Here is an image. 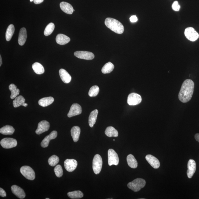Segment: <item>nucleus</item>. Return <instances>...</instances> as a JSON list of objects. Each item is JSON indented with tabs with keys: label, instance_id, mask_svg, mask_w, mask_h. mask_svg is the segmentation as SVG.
Segmentation results:
<instances>
[{
	"label": "nucleus",
	"instance_id": "obj_40",
	"mask_svg": "<svg viewBox=\"0 0 199 199\" xmlns=\"http://www.w3.org/2000/svg\"><path fill=\"white\" fill-rule=\"evenodd\" d=\"M130 21L131 22L134 23L137 22L138 21V18L135 15L132 16L130 17Z\"/></svg>",
	"mask_w": 199,
	"mask_h": 199
},
{
	"label": "nucleus",
	"instance_id": "obj_15",
	"mask_svg": "<svg viewBox=\"0 0 199 199\" xmlns=\"http://www.w3.org/2000/svg\"><path fill=\"white\" fill-rule=\"evenodd\" d=\"M57 136V131H53L49 135L46 136L43 140L41 143V146L44 148L47 147L49 145L50 141L52 139L56 138Z\"/></svg>",
	"mask_w": 199,
	"mask_h": 199
},
{
	"label": "nucleus",
	"instance_id": "obj_18",
	"mask_svg": "<svg viewBox=\"0 0 199 199\" xmlns=\"http://www.w3.org/2000/svg\"><path fill=\"white\" fill-rule=\"evenodd\" d=\"M60 7L61 9L66 14L71 15L75 11L72 6L67 2H62L60 3Z\"/></svg>",
	"mask_w": 199,
	"mask_h": 199
},
{
	"label": "nucleus",
	"instance_id": "obj_28",
	"mask_svg": "<svg viewBox=\"0 0 199 199\" xmlns=\"http://www.w3.org/2000/svg\"><path fill=\"white\" fill-rule=\"evenodd\" d=\"M105 133L109 137H116L118 135V131L113 127L111 126L107 127L105 130Z\"/></svg>",
	"mask_w": 199,
	"mask_h": 199
},
{
	"label": "nucleus",
	"instance_id": "obj_35",
	"mask_svg": "<svg viewBox=\"0 0 199 199\" xmlns=\"http://www.w3.org/2000/svg\"><path fill=\"white\" fill-rule=\"evenodd\" d=\"M60 161L59 158L57 156L53 155L50 157L48 160V164L50 166H55Z\"/></svg>",
	"mask_w": 199,
	"mask_h": 199
},
{
	"label": "nucleus",
	"instance_id": "obj_45",
	"mask_svg": "<svg viewBox=\"0 0 199 199\" xmlns=\"http://www.w3.org/2000/svg\"><path fill=\"white\" fill-rule=\"evenodd\" d=\"M46 199H50L49 198H46Z\"/></svg>",
	"mask_w": 199,
	"mask_h": 199
},
{
	"label": "nucleus",
	"instance_id": "obj_32",
	"mask_svg": "<svg viewBox=\"0 0 199 199\" xmlns=\"http://www.w3.org/2000/svg\"><path fill=\"white\" fill-rule=\"evenodd\" d=\"M15 31V27L13 24H10L8 26L6 33V39L7 41H9L11 39Z\"/></svg>",
	"mask_w": 199,
	"mask_h": 199
},
{
	"label": "nucleus",
	"instance_id": "obj_17",
	"mask_svg": "<svg viewBox=\"0 0 199 199\" xmlns=\"http://www.w3.org/2000/svg\"><path fill=\"white\" fill-rule=\"evenodd\" d=\"M146 159L150 165L154 168H159L160 166V162L157 158L151 155H147Z\"/></svg>",
	"mask_w": 199,
	"mask_h": 199
},
{
	"label": "nucleus",
	"instance_id": "obj_4",
	"mask_svg": "<svg viewBox=\"0 0 199 199\" xmlns=\"http://www.w3.org/2000/svg\"><path fill=\"white\" fill-rule=\"evenodd\" d=\"M20 173L25 178L30 180H34L35 179V173L34 170L30 167L23 166L20 169Z\"/></svg>",
	"mask_w": 199,
	"mask_h": 199
},
{
	"label": "nucleus",
	"instance_id": "obj_8",
	"mask_svg": "<svg viewBox=\"0 0 199 199\" xmlns=\"http://www.w3.org/2000/svg\"><path fill=\"white\" fill-rule=\"evenodd\" d=\"M1 145L3 148L10 149L17 146V140L12 138H5L1 140Z\"/></svg>",
	"mask_w": 199,
	"mask_h": 199
},
{
	"label": "nucleus",
	"instance_id": "obj_33",
	"mask_svg": "<svg viewBox=\"0 0 199 199\" xmlns=\"http://www.w3.org/2000/svg\"><path fill=\"white\" fill-rule=\"evenodd\" d=\"M68 196L71 199H80L83 197V193L80 191L70 192L67 193Z\"/></svg>",
	"mask_w": 199,
	"mask_h": 199
},
{
	"label": "nucleus",
	"instance_id": "obj_30",
	"mask_svg": "<svg viewBox=\"0 0 199 199\" xmlns=\"http://www.w3.org/2000/svg\"><path fill=\"white\" fill-rule=\"evenodd\" d=\"M9 87L11 92L10 98L12 99H14L19 95L20 93L19 89L17 88V87L14 84H10Z\"/></svg>",
	"mask_w": 199,
	"mask_h": 199
},
{
	"label": "nucleus",
	"instance_id": "obj_5",
	"mask_svg": "<svg viewBox=\"0 0 199 199\" xmlns=\"http://www.w3.org/2000/svg\"><path fill=\"white\" fill-rule=\"evenodd\" d=\"M103 161L102 158L98 154L94 156L93 160V169L95 174L98 175L101 171Z\"/></svg>",
	"mask_w": 199,
	"mask_h": 199
},
{
	"label": "nucleus",
	"instance_id": "obj_10",
	"mask_svg": "<svg viewBox=\"0 0 199 199\" xmlns=\"http://www.w3.org/2000/svg\"><path fill=\"white\" fill-rule=\"evenodd\" d=\"M75 57L79 59L90 60L94 59V55L90 52L86 51H77L74 53Z\"/></svg>",
	"mask_w": 199,
	"mask_h": 199
},
{
	"label": "nucleus",
	"instance_id": "obj_39",
	"mask_svg": "<svg viewBox=\"0 0 199 199\" xmlns=\"http://www.w3.org/2000/svg\"><path fill=\"white\" fill-rule=\"evenodd\" d=\"M0 196L2 197H5L6 196V192L1 188H0Z\"/></svg>",
	"mask_w": 199,
	"mask_h": 199
},
{
	"label": "nucleus",
	"instance_id": "obj_21",
	"mask_svg": "<svg viewBox=\"0 0 199 199\" xmlns=\"http://www.w3.org/2000/svg\"><path fill=\"white\" fill-rule=\"evenodd\" d=\"M27 38V33L26 28H21L20 31L18 38V43L20 45H24Z\"/></svg>",
	"mask_w": 199,
	"mask_h": 199
},
{
	"label": "nucleus",
	"instance_id": "obj_41",
	"mask_svg": "<svg viewBox=\"0 0 199 199\" xmlns=\"http://www.w3.org/2000/svg\"><path fill=\"white\" fill-rule=\"evenodd\" d=\"M44 0H33L34 3L35 4H39L43 2Z\"/></svg>",
	"mask_w": 199,
	"mask_h": 199
},
{
	"label": "nucleus",
	"instance_id": "obj_14",
	"mask_svg": "<svg viewBox=\"0 0 199 199\" xmlns=\"http://www.w3.org/2000/svg\"><path fill=\"white\" fill-rule=\"evenodd\" d=\"M188 170L187 175L189 178L192 177L196 171V164L195 161L193 159H190L188 162Z\"/></svg>",
	"mask_w": 199,
	"mask_h": 199
},
{
	"label": "nucleus",
	"instance_id": "obj_12",
	"mask_svg": "<svg viewBox=\"0 0 199 199\" xmlns=\"http://www.w3.org/2000/svg\"><path fill=\"white\" fill-rule=\"evenodd\" d=\"M50 124L46 120L42 121L40 122L38 125V128L35 131V132L37 135L43 133L47 131L50 128Z\"/></svg>",
	"mask_w": 199,
	"mask_h": 199
},
{
	"label": "nucleus",
	"instance_id": "obj_27",
	"mask_svg": "<svg viewBox=\"0 0 199 199\" xmlns=\"http://www.w3.org/2000/svg\"><path fill=\"white\" fill-rule=\"evenodd\" d=\"M127 164L130 168H135L138 167V162L134 156L132 154H130L127 158Z\"/></svg>",
	"mask_w": 199,
	"mask_h": 199
},
{
	"label": "nucleus",
	"instance_id": "obj_13",
	"mask_svg": "<svg viewBox=\"0 0 199 199\" xmlns=\"http://www.w3.org/2000/svg\"><path fill=\"white\" fill-rule=\"evenodd\" d=\"M78 162L74 159H67L64 161V166L68 171L72 172L76 169Z\"/></svg>",
	"mask_w": 199,
	"mask_h": 199
},
{
	"label": "nucleus",
	"instance_id": "obj_1",
	"mask_svg": "<svg viewBox=\"0 0 199 199\" xmlns=\"http://www.w3.org/2000/svg\"><path fill=\"white\" fill-rule=\"evenodd\" d=\"M194 84L193 80L187 79L183 83L179 94V100L182 103L189 102L192 97Z\"/></svg>",
	"mask_w": 199,
	"mask_h": 199
},
{
	"label": "nucleus",
	"instance_id": "obj_44",
	"mask_svg": "<svg viewBox=\"0 0 199 199\" xmlns=\"http://www.w3.org/2000/svg\"><path fill=\"white\" fill-rule=\"evenodd\" d=\"M30 1L31 2H32L33 1V0H30Z\"/></svg>",
	"mask_w": 199,
	"mask_h": 199
},
{
	"label": "nucleus",
	"instance_id": "obj_22",
	"mask_svg": "<svg viewBox=\"0 0 199 199\" xmlns=\"http://www.w3.org/2000/svg\"><path fill=\"white\" fill-rule=\"evenodd\" d=\"M25 99L22 96H19L15 98V99L13 100V105L15 108L20 106L21 105H22L23 106L26 107L28 105L27 103H25Z\"/></svg>",
	"mask_w": 199,
	"mask_h": 199
},
{
	"label": "nucleus",
	"instance_id": "obj_37",
	"mask_svg": "<svg viewBox=\"0 0 199 199\" xmlns=\"http://www.w3.org/2000/svg\"><path fill=\"white\" fill-rule=\"evenodd\" d=\"M54 171L55 175L58 177H61L63 175V171L62 166L60 165H58L55 167Z\"/></svg>",
	"mask_w": 199,
	"mask_h": 199
},
{
	"label": "nucleus",
	"instance_id": "obj_9",
	"mask_svg": "<svg viewBox=\"0 0 199 199\" xmlns=\"http://www.w3.org/2000/svg\"><path fill=\"white\" fill-rule=\"evenodd\" d=\"M142 100L141 97L139 94L136 93H131L128 96L127 103L130 105H136L140 103Z\"/></svg>",
	"mask_w": 199,
	"mask_h": 199
},
{
	"label": "nucleus",
	"instance_id": "obj_42",
	"mask_svg": "<svg viewBox=\"0 0 199 199\" xmlns=\"http://www.w3.org/2000/svg\"><path fill=\"white\" fill-rule=\"evenodd\" d=\"M195 139L199 143V134H197L195 135Z\"/></svg>",
	"mask_w": 199,
	"mask_h": 199
},
{
	"label": "nucleus",
	"instance_id": "obj_23",
	"mask_svg": "<svg viewBox=\"0 0 199 199\" xmlns=\"http://www.w3.org/2000/svg\"><path fill=\"white\" fill-rule=\"evenodd\" d=\"M80 133V129L78 126H74L72 127L71 130L72 137L74 142H78L79 138Z\"/></svg>",
	"mask_w": 199,
	"mask_h": 199
},
{
	"label": "nucleus",
	"instance_id": "obj_20",
	"mask_svg": "<svg viewBox=\"0 0 199 199\" xmlns=\"http://www.w3.org/2000/svg\"><path fill=\"white\" fill-rule=\"evenodd\" d=\"M71 39L70 38L63 34H60L57 35L56 38V41L57 44L61 45H64L70 42Z\"/></svg>",
	"mask_w": 199,
	"mask_h": 199
},
{
	"label": "nucleus",
	"instance_id": "obj_6",
	"mask_svg": "<svg viewBox=\"0 0 199 199\" xmlns=\"http://www.w3.org/2000/svg\"><path fill=\"white\" fill-rule=\"evenodd\" d=\"M108 163L109 165H117L119 164V159L117 153L112 149H109L108 152Z\"/></svg>",
	"mask_w": 199,
	"mask_h": 199
},
{
	"label": "nucleus",
	"instance_id": "obj_19",
	"mask_svg": "<svg viewBox=\"0 0 199 199\" xmlns=\"http://www.w3.org/2000/svg\"><path fill=\"white\" fill-rule=\"evenodd\" d=\"M59 74L61 79L64 83H68L70 82L72 77L65 70L63 69H60L59 71Z\"/></svg>",
	"mask_w": 199,
	"mask_h": 199
},
{
	"label": "nucleus",
	"instance_id": "obj_36",
	"mask_svg": "<svg viewBox=\"0 0 199 199\" xmlns=\"http://www.w3.org/2000/svg\"><path fill=\"white\" fill-rule=\"evenodd\" d=\"M99 88L98 86H94L90 88L89 92V95L91 97L98 95L99 92Z\"/></svg>",
	"mask_w": 199,
	"mask_h": 199
},
{
	"label": "nucleus",
	"instance_id": "obj_38",
	"mask_svg": "<svg viewBox=\"0 0 199 199\" xmlns=\"http://www.w3.org/2000/svg\"><path fill=\"white\" fill-rule=\"evenodd\" d=\"M172 8L175 11H179L180 10V6L178 2L175 1L173 2L172 5Z\"/></svg>",
	"mask_w": 199,
	"mask_h": 199
},
{
	"label": "nucleus",
	"instance_id": "obj_26",
	"mask_svg": "<svg viewBox=\"0 0 199 199\" xmlns=\"http://www.w3.org/2000/svg\"><path fill=\"white\" fill-rule=\"evenodd\" d=\"M98 114V110H95L90 113L89 118V123L90 127H94L95 123Z\"/></svg>",
	"mask_w": 199,
	"mask_h": 199
},
{
	"label": "nucleus",
	"instance_id": "obj_11",
	"mask_svg": "<svg viewBox=\"0 0 199 199\" xmlns=\"http://www.w3.org/2000/svg\"><path fill=\"white\" fill-rule=\"evenodd\" d=\"M82 109L81 106L77 103L73 104L72 105L68 116L69 118L79 115L82 113Z\"/></svg>",
	"mask_w": 199,
	"mask_h": 199
},
{
	"label": "nucleus",
	"instance_id": "obj_34",
	"mask_svg": "<svg viewBox=\"0 0 199 199\" xmlns=\"http://www.w3.org/2000/svg\"><path fill=\"white\" fill-rule=\"evenodd\" d=\"M55 28V25L53 23H49L46 26L44 31V35L46 36L49 35L53 33Z\"/></svg>",
	"mask_w": 199,
	"mask_h": 199
},
{
	"label": "nucleus",
	"instance_id": "obj_25",
	"mask_svg": "<svg viewBox=\"0 0 199 199\" xmlns=\"http://www.w3.org/2000/svg\"><path fill=\"white\" fill-rule=\"evenodd\" d=\"M15 131L13 127L9 125H6L0 129V133L5 135H12Z\"/></svg>",
	"mask_w": 199,
	"mask_h": 199
},
{
	"label": "nucleus",
	"instance_id": "obj_43",
	"mask_svg": "<svg viewBox=\"0 0 199 199\" xmlns=\"http://www.w3.org/2000/svg\"><path fill=\"white\" fill-rule=\"evenodd\" d=\"M2 64V57L1 55H0V66H1Z\"/></svg>",
	"mask_w": 199,
	"mask_h": 199
},
{
	"label": "nucleus",
	"instance_id": "obj_3",
	"mask_svg": "<svg viewBox=\"0 0 199 199\" xmlns=\"http://www.w3.org/2000/svg\"><path fill=\"white\" fill-rule=\"evenodd\" d=\"M146 183V181L144 179L137 178L132 182L128 183L127 186L132 191L138 192L145 187Z\"/></svg>",
	"mask_w": 199,
	"mask_h": 199
},
{
	"label": "nucleus",
	"instance_id": "obj_31",
	"mask_svg": "<svg viewBox=\"0 0 199 199\" xmlns=\"http://www.w3.org/2000/svg\"><path fill=\"white\" fill-rule=\"evenodd\" d=\"M114 68V64L112 62H109L105 64V65L102 68L101 72L104 74L109 73L113 70Z\"/></svg>",
	"mask_w": 199,
	"mask_h": 199
},
{
	"label": "nucleus",
	"instance_id": "obj_7",
	"mask_svg": "<svg viewBox=\"0 0 199 199\" xmlns=\"http://www.w3.org/2000/svg\"><path fill=\"white\" fill-rule=\"evenodd\" d=\"M184 35L191 42H195L198 39L199 34L193 28H186L184 31Z\"/></svg>",
	"mask_w": 199,
	"mask_h": 199
},
{
	"label": "nucleus",
	"instance_id": "obj_16",
	"mask_svg": "<svg viewBox=\"0 0 199 199\" xmlns=\"http://www.w3.org/2000/svg\"><path fill=\"white\" fill-rule=\"evenodd\" d=\"M13 193L20 199L24 198L26 194L23 189L17 185L12 186L11 188Z\"/></svg>",
	"mask_w": 199,
	"mask_h": 199
},
{
	"label": "nucleus",
	"instance_id": "obj_29",
	"mask_svg": "<svg viewBox=\"0 0 199 199\" xmlns=\"http://www.w3.org/2000/svg\"><path fill=\"white\" fill-rule=\"evenodd\" d=\"M32 68L37 74L41 75L44 72L45 70L43 66L39 62H35L32 65Z\"/></svg>",
	"mask_w": 199,
	"mask_h": 199
},
{
	"label": "nucleus",
	"instance_id": "obj_2",
	"mask_svg": "<svg viewBox=\"0 0 199 199\" xmlns=\"http://www.w3.org/2000/svg\"><path fill=\"white\" fill-rule=\"evenodd\" d=\"M105 24L107 28L116 33L121 34L124 31V27L117 20L112 18H107L105 20Z\"/></svg>",
	"mask_w": 199,
	"mask_h": 199
},
{
	"label": "nucleus",
	"instance_id": "obj_24",
	"mask_svg": "<svg viewBox=\"0 0 199 199\" xmlns=\"http://www.w3.org/2000/svg\"><path fill=\"white\" fill-rule=\"evenodd\" d=\"M54 100V98L52 97L43 98L39 100V104L41 106L46 107L51 105Z\"/></svg>",
	"mask_w": 199,
	"mask_h": 199
}]
</instances>
